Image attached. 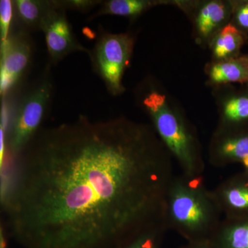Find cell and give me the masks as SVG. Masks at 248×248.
I'll use <instances>...</instances> for the list:
<instances>
[{"mask_svg":"<svg viewBox=\"0 0 248 248\" xmlns=\"http://www.w3.org/2000/svg\"><path fill=\"white\" fill-rule=\"evenodd\" d=\"M41 30L45 33L52 63H58L75 52H86L90 54L89 50L77 40L67 19L65 10L60 9L58 6L45 18Z\"/></svg>","mask_w":248,"mask_h":248,"instance_id":"8","label":"cell"},{"mask_svg":"<svg viewBox=\"0 0 248 248\" xmlns=\"http://www.w3.org/2000/svg\"><path fill=\"white\" fill-rule=\"evenodd\" d=\"M242 58L244 59L245 62H246V66H247L248 69V55H242ZM245 86H248V79L247 82L245 84Z\"/></svg>","mask_w":248,"mask_h":248,"instance_id":"24","label":"cell"},{"mask_svg":"<svg viewBox=\"0 0 248 248\" xmlns=\"http://www.w3.org/2000/svg\"><path fill=\"white\" fill-rule=\"evenodd\" d=\"M213 192L225 217H248V179L244 172L226 179Z\"/></svg>","mask_w":248,"mask_h":248,"instance_id":"11","label":"cell"},{"mask_svg":"<svg viewBox=\"0 0 248 248\" xmlns=\"http://www.w3.org/2000/svg\"><path fill=\"white\" fill-rule=\"evenodd\" d=\"M53 91V80L46 71L21 98L6 132L8 162L19 155L40 130Z\"/></svg>","mask_w":248,"mask_h":248,"instance_id":"4","label":"cell"},{"mask_svg":"<svg viewBox=\"0 0 248 248\" xmlns=\"http://www.w3.org/2000/svg\"><path fill=\"white\" fill-rule=\"evenodd\" d=\"M174 1L170 0H108L102 3L100 9L90 17V19L105 15L122 16L133 19L156 6H174Z\"/></svg>","mask_w":248,"mask_h":248,"instance_id":"15","label":"cell"},{"mask_svg":"<svg viewBox=\"0 0 248 248\" xmlns=\"http://www.w3.org/2000/svg\"><path fill=\"white\" fill-rule=\"evenodd\" d=\"M167 227H160L140 236L125 248H162Z\"/></svg>","mask_w":248,"mask_h":248,"instance_id":"17","label":"cell"},{"mask_svg":"<svg viewBox=\"0 0 248 248\" xmlns=\"http://www.w3.org/2000/svg\"><path fill=\"white\" fill-rule=\"evenodd\" d=\"M222 215L213 190L205 186L203 175H175L166 198L169 230L177 232L187 242L209 241L219 226Z\"/></svg>","mask_w":248,"mask_h":248,"instance_id":"3","label":"cell"},{"mask_svg":"<svg viewBox=\"0 0 248 248\" xmlns=\"http://www.w3.org/2000/svg\"><path fill=\"white\" fill-rule=\"evenodd\" d=\"M58 7L66 10L71 9L74 11H89L92 8L102 2L100 1L93 0H68V1H55Z\"/></svg>","mask_w":248,"mask_h":248,"instance_id":"20","label":"cell"},{"mask_svg":"<svg viewBox=\"0 0 248 248\" xmlns=\"http://www.w3.org/2000/svg\"><path fill=\"white\" fill-rule=\"evenodd\" d=\"M135 45V36L130 32H104L90 52L94 71L113 96L120 95L125 91L122 81L130 66Z\"/></svg>","mask_w":248,"mask_h":248,"instance_id":"5","label":"cell"},{"mask_svg":"<svg viewBox=\"0 0 248 248\" xmlns=\"http://www.w3.org/2000/svg\"><path fill=\"white\" fill-rule=\"evenodd\" d=\"M135 96L182 174L188 177L203 175L205 161L197 130L174 98L151 77L140 83Z\"/></svg>","mask_w":248,"mask_h":248,"instance_id":"2","label":"cell"},{"mask_svg":"<svg viewBox=\"0 0 248 248\" xmlns=\"http://www.w3.org/2000/svg\"><path fill=\"white\" fill-rule=\"evenodd\" d=\"M190 19L197 45L208 48L215 36L231 22L233 0H174Z\"/></svg>","mask_w":248,"mask_h":248,"instance_id":"6","label":"cell"},{"mask_svg":"<svg viewBox=\"0 0 248 248\" xmlns=\"http://www.w3.org/2000/svg\"><path fill=\"white\" fill-rule=\"evenodd\" d=\"M14 1L1 0L0 1V40L4 44L11 35V22L14 17Z\"/></svg>","mask_w":248,"mask_h":248,"instance_id":"18","label":"cell"},{"mask_svg":"<svg viewBox=\"0 0 248 248\" xmlns=\"http://www.w3.org/2000/svg\"><path fill=\"white\" fill-rule=\"evenodd\" d=\"M240 164L242 165L243 167H244V170L243 172L244 173L245 175H246L248 179V156H246Z\"/></svg>","mask_w":248,"mask_h":248,"instance_id":"23","label":"cell"},{"mask_svg":"<svg viewBox=\"0 0 248 248\" xmlns=\"http://www.w3.org/2000/svg\"><path fill=\"white\" fill-rule=\"evenodd\" d=\"M248 38L247 35L230 22L215 36L209 45L212 61L239 58L242 55L241 49Z\"/></svg>","mask_w":248,"mask_h":248,"instance_id":"14","label":"cell"},{"mask_svg":"<svg viewBox=\"0 0 248 248\" xmlns=\"http://www.w3.org/2000/svg\"><path fill=\"white\" fill-rule=\"evenodd\" d=\"M8 239L9 238L5 232L4 228L1 227V230H0V248H8Z\"/></svg>","mask_w":248,"mask_h":248,"instance_id":"22","label":"cell"},{"mask_svg":"<svg viewBox=\"0 0 248 248\" xmlns=\"http://www.w3.org/2000/svg\"><path fill=\"white\" fill-rule=\"evenodd\" d=\"M218 110L217 128L248 129V87L232 85L213 89Z\"/></svg>","mask_w":248,"mask_h":248,"instance_id":"9","label":"cell"},{"mask_svg":"<svg viewBox=\"0 0 248 248\" xmlns=\"http://www.w3.org/2000/svg\"><path fill=\"white\" fill-rule=\"evenodd\" d=\"M172 159L125 117L41 128L1 171L5 232L22 248H125L168 228Z\"/></svg>","mask_w":248,"mask_h":248,"instance_id":"1","label":"cell"},{"mask_svg":"<svg viewBox=\"0 0 248 248\" xmlns=\"http://www.w3.org/2000/svg\"><path fill=\"white\" fill-rule=\"evenodd\" d=\"M209 241L213 248H248V217H225Z\"/></svg>","mask_w":248,"mask_h":248,"instance_id":"13","label":"cell"},{"mask_svg":"<svg viewBox=\"0 0 248 248\" xmlns=\"http://www.w3.org/2000/svg\"><path fill=\"white\" fill-rule=\"evenodd\" d=\"M206 85L221 87L234 84L245 85L248 79V69L242 55L239 58L221 61H210L205 67Z\"/></svg>","mask_w":248,"mask_h":248,"instance_id":"12","label":"cell"},{"mask_svg":"<svg viewBox=\"0 0 248 248\" xmlns=\"http://www.w3.org/2000/svg\"><path fill=\"white\" fill-rule=\"evenodd\" d=\"M32 46L25 31L13 32L1 45L0 94L1 98L11 94L25 76L31 66Z\"/></svg>","mask_w":248,"mask_h":248,"instance_id":"7","label":"cell"},{"mask_svg":"<svg viewBox=\"0 0 248 248\" xmlns=\"http://www.w3.org/2000/svg\"><path fill=\"white\" fill-rule=\"evenodd\" d=\"M231 22L248 36V0H233Z\"/></svg>","mask_w":248,"mask_h":248,"instance_id":"19","label":"cell"},{"mask_svg":"<svg viewBox=\"0 0 248 248\" xmlns=\"http://www.w3.org/2000/svg\"><path fill=\"white\" fill-rule=\"evenodd\" d=\"M181 248H213L209 241H193L187 242L185 246Z\"/></svg>","mask_w":248,"mask_h":248,"instance_id":"21","label":"cell"},{"mask_svg":"<svg viewBox=\"0 0 248 248\" xmlns=\"http://www.w3.org/2000/svg\"><path fill=\"white\" fill-rule=\"evenodd\" d=\"M14 4L19 22L32 30H41L45 18L57 7L55 1L43 0H16Z\"/></svg>","mask_w":248,"mask_h":248,"instance_id":"16","label":"cell"},{"mask_svg":"<svg viewBox=\"0 0 248 248\" xmlns=\"http://www.w3.org/2000/svg\"><path fill=\"white\" fill-rule=\"evenodd\" d=\"M248 156V129H215L208 148L209 161L215 167L241 163Z\"/></svg>","mask_w":248,"mask_h":248,"instance_id":"10","label":"cell"}]
</instances>
